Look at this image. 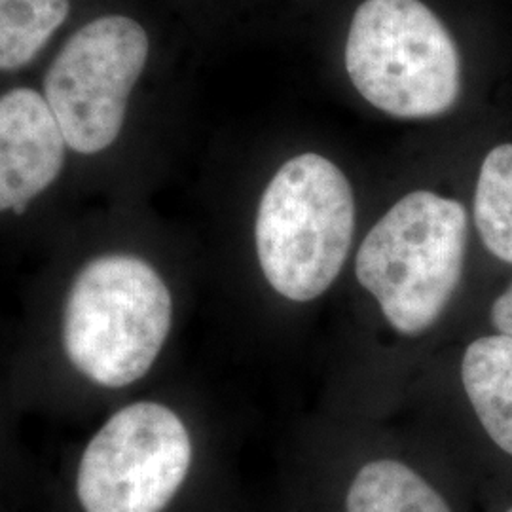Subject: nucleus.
Listing matches in <instances>:
<instances>
[{"instance_id": "nucleus-1", "label": "nucleus", "mask_w": 512, "mask_h": 512, "mask_svg": "<svg viewBox=\"0 0 512 512\" xmlns=\"http://www.w3.org/2000/svg\"><path fill=\"white\" fill-rule=\"evenodd\" d=\"M173 327V296L147 258L107 253L86 262L71 281L61 344L74 370L105 389L145 378Z\"/></svg>"}, {"instance_id": "nucleus-2", "label": "nucleus", "mask_w": 512, "mask_h": 512, "mask_svg": "<svg viewBox=\"0 0 512 512\" xmlns=\"http://www.w3.org/2000/svg\"><path fill=\"white\" fill-rule=\"evenodd\" d=\"M469 243L463 203L433 190H414L368 230L355 256V275L403 336L431 329L458 289Z\"/></svg>"}, {"instance_id": "nucleus-3", "label": "nucleus", "mask_w": 512, "mask_h": 512, "mask_svg": "<svg viewBox=\"0 0 512 512\" xmlns=\"http://www.w3.org/2000/svg\"><path fill=\"white\" fill-rule=\"evenodd\" d=\"M355 196L346 173L317 152L287 160L266 186L255 220V251L266 283L306 304L329 291L348 260Z\"/></svg>"}, {"instance_id": "nucleus-4", "label": "nucleus", "mask_w": 512, "mask_h": 512, "mask_svg": "<svg viewBox=\"0 0 512 512\" xmlns=\"http://www.w3.org/2000/svg\"><path fill=\"white\" fill-rule=\"evenodd\" d=\"M344 63L368 105L401 120L439 118L463 93L458 42L423 0H363Z\"/></svg>"}, {"instance_id": "nucleus-5", "label": "nucleus", "mask_w": 512, "mask_h": 512, "mask_svg": "<svg viewBox=\"0 0 512 512\" xmlns=\"http://www.w3.org/2000/svg\"><path fill=\"white\" fill-rule=\"evenodd\" d=\"M194 442L177 410L137 401L105 421L76 463V512H171L190 484Z\"/></svg>"}, {"instance_id": "nucleus-6", "label": "nucleus", "mask_w": 512, "mask_h": 512, "mask_svg": "<svg viewBox=\"0 0 512 512\" xmlns=\"http://www.w3.org/2000/svg\"><path fill=\"white\" fill-rule=\"evenodd\" d=\"M147 57V31L126 16L93 19L67 40L44 78V97L69 148L90 156L118 139Z\"/></svg>"}, {"instance_id": "nucleus-7", "label": "nucleus", "mask_w": 512, "mask_h": 512, "mask_svg": "<svg viewBox=\"0 0 512 512\" xmlns=\"http://www.w3.org/2000/svg\"><path fill=\"white\" fill-rule=\"evenodd\" d=\"M67 139L46 97L16 88L0 99V207L23 213L59 177Z\"/></svg>"}, {"instance_id": "nucleus-8", "label": "nucleus", "mask_w": 512, "mask_h": 512, "mask_svg": "<svg viewBox=\"0 0 512 512\" xmlns=\"http://www.w3.org/2000/svg\"><path fill=\"white\" fill-rule=\"evenodd\" d=\"M461 382L488 437L512 456V336L471 342L461 359Z\"/></svg>"}, {"instance_id": "nucleus-9", "label": "nucleus", "mask_w": 512, "mask_h": 512, "mask_svg": "<svg viewBox=\"0 0 512 512\" xmlns=\"http://www.w3.org/2000/svg\"><path fill=\"white\" fill-rule=\"evenodd\" d=\"M342 512H452L439 490L408 463L395 458L365 461L342 497Z\"/></svg>"}, {"instance_id": "nucleus-10", "label": "nucleus", "mask_w": 512, "mask_h": 512, "mask_svg": "<svg viewBox=\"0 0 512 512\" xmlns=\"http://www.w3.org/2000/svg\"><path fill=\"white\" fill-rule=\"evenodd\" d=\"M473 220L484 247L512 264V143H499L484 156L476 175Z\"/></svg>"}, {"instance_id": "nucleus-11", "label": "nucleus", "mask_w": 512, "mask_h": 512, "mask_svg": "<svg viewBox=\"0 0 512 512\" xmlns=\"http://www.w3.org/2000/svg\"><path fill=\"white\" fill-rule=\"evenodd\" d=\"M69 10V0H0L2 71H16L31 63Z\"/></svg>"}, {"instance_id": "nucleus-12", "label": "nucleus", "mask_w": 512, "mask_h": 512, "mask_svg": "<svg viewBox=\"0 0 512 512\" xmlns=\"http://www.w3.org/2000/svg\"><path fill=\"white\" fill-rule=\"evenodd\" d=\"M490 319L499 334L512 336V283L495 298L490 310Z\"/></svg>"}, {"instance_id": "nucleus-13", "label": "nucleus", "mask_w": 512, "mask_h": 512, "mask_svg": "<svg viewBox=\"0 0 512 512\" xmlns=\"http://www.w3.org/2000/svg\"><path fill=\"white\" fill-rule=\"evenodd\" d=\"M507 512H512V509H509V511H507Z\"/></svg>"}]
</instances>
